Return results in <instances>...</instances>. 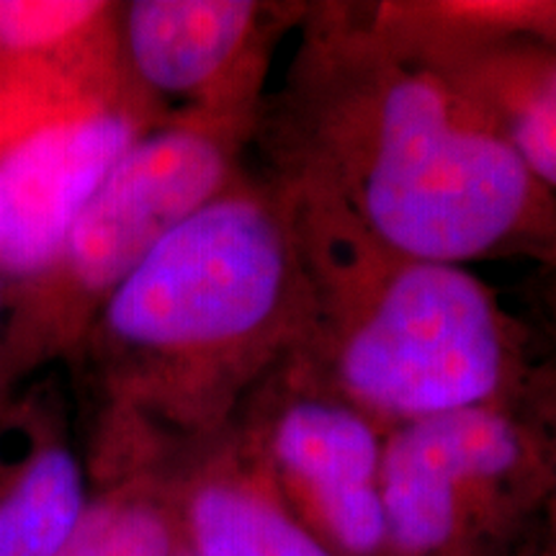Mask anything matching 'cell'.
<instances>
[{"mask_svg":"<svg viewBox=\"0 0 556 556\" xmlns=\"http://www.w3.org/2000/svg\"><path fill=\"white\" fill-rule=\"evenodd\" d=\"M296 31L253 135L263 176L417 258L469 268L556 245V199L374 3L307 5Z\"/></svg>","mask_w":556,"mask_h":556,"instance_id":"6da1fadb","label":"cell"},{"mask_svg":"<svg viewBox=\"0 0 556 556\" xmlns=\"http://www.w3.org/2000/svg\"><path fill=\"white\" fill-rule=\"evenodd\" d=\"M309 336L283 193L248 168L178 225L103 304L73 364L119 433H214Z\"/></svg>","mask_w":556,"mask_h":556,"instance_id":"7a4b0ae2","label":"cell"},{"mask_svg":"<svg viewBox=\"0 0 556 556\" xmlns=\"http://www.w3.org/2000/svg\"><path fill=\"white\" fill-rule=\"evenodd\" d=\"M274 184L307 281L309 336L291 361L302 377L384 428L518 405L531 340L490 283L467 266L389 248L330 201Z\"/></svg>","mask_w":556,"mask_h":556,"instance_id":"3957f363","label":"cell"},{"mask_svg":"<svg viewBox=\"0 0 556 556\" xmlns=\"http://www.w3.org/2000/svg\"><path fill=\"white\" fill-rule=\"evenodd\" d=\"M253 131L165 122L144 131L70 225L45 270L13 287L0 405L52 364H73L103 304L178 225L245 170Z\"/></svg>","mask_w":556,"mask_h":556,"instance_id":"277c9868","label":"cell"},{"mask_svg":"<svg viewBox=\"0 0 556 556\" xmlns=\"http://www.w3.org/2000/svg\"><path fill=\"white\" fill-rule=\"evenodd\" d=\"M307 5L258 0H129L116 41L129 86L160 122H212L255 135L278 41Z\"/></svg>","mask_w":556,"mask_h":556,"instance_id":"5b68a950","label":"cell"},{"mask_svg":"<svg viewBox=\"0 0 556 556\" xmlns=\"http://www.w3.org/2000/svg\"><path fill=\"white\" fill-rule=\"evenodd\" d=\"M157 124L155 111L124 86L0 139V276L9 289L47 268L103 178Z\"/></svg>","mask_w":556,"mask_h":556,"instance_id":"8992f818","label":"cell"},{"mask_svg":"<svg viewBox=\"0 0 556 556\" xmlns=\"http://www.w3.org/2000/svg\"><path fill=\"white\" fill-rule=\"evenodd\" d=\"M548 454L520 405H484L387 428L381 505L387 544L430 556L454 544L471 503L544 469Z\"/></svg>","mask_w":556,"mask_h":556,"instance_id":"52a82bcc","label":"cell"},{"mask_svg":"<svg viewBox=\"0 0 556 556\" xmlns=\"http://www.w3.org/2000/svg\"><path fill=\"white\" fill-rule=\"evenodd\" d=\"M270 469L309 507L338 552L387 546L381 454L387 428L287 366L255 394Z\"/></svg>","mask_w":556,"mask_h":556,"instance_id":"ba28073f","label":"cell"},{"mask_svg":"<svg viewBox=\"0 0 556 556\" xmlns=\"http://www.w3.org/2000/svg\"><path fill=\"white\" fill-rule=\"evenodd\" d=\"M377 18L462 90L556 199V47L443 18L430 0L374 3Z\"/></svg>","mask_w":556,"mask_h":556,"instance_id":"9c48e42d","label":"cell"},{"mask_svg":"<svg viewBox=\"0 0 556 556\" xmlns=\"http://www.w3.org/2000/svg\"><path fill=\"white\" fill-rule=\"evenodd\" d=\"M54 402L41 389L29 454L0 486V556H58L88 510L78 456L47 430Z\"/></svg>","mask_w":556,"mask_h":556,"instance_id":"30bf717a","label":"cell"},{"mask_svg":"<svg viewBox=\"0 0 556 556\" xmlns=\"http://www.w3.org/2000/svg\"><path fill=\"white\" fill-rule=\"evenodd\" d=\"M119 3L0 0V73H119Z\"/></svg>","mask_w":556,"mask_h":556,"instance_id":"8fae6325","label":"cell"},{"mask_svg":"<svg viewBox=\"0 0 556 556\" xmlns=\"http://www.w3.org/2000/svg\"><path fill=\"white\" fill-rule=\"evenodd\" d=\"M193 556H336L261 490L206 479L189 500Z\"/></svg>","mask_w":556,"mask_h":556,"instance_id":"7c38bea8","label":"cell"},{"mask_svg":"<svg viewBox=\"0 0 556 556\" xmlns=\"http://www.w3.org/2000/svg\"><path fill=\"white\" fill-rule=\"evenodd\" d=\"M58 556H178L168 516L139 497H111L88 505Z\"/></svg>","mask_w":556,"mask_h":556,"instance_id":"4fadbf2b","label":"cell"},{"mask_svg":"<svg viewBox=\"0 0 556 556\" xmlns=\"http://www.w3.org/2000/svg\"><path fill=\"white\" fill-rule=\"evenodd\" d=\"M533 263V274H531V291L533 299L544 315L548 317V323L556 328V245H552L544 253L536 255Z\"/></svg>","mask_w":556,"mask_h":556,"instance_id":"5bb4252c","label":"cell"},{"mask_svg":"<svg viewBox=\"0 0 556 556\" xmlns=\"http://www.w3.org/2000/svg\"><path fill=\"white\" fill-rule=\"evenodd\" d=\"M536 41L556 47V0H541L539 3Z\"/></svg>","mask_w":556,"mask_h":556,"instance_id":"9a60e30c","label":"cell"},{"mask_svg":"<svg viewBox=\"0 0 556 556\" xmlns=\"http://www.w3.org/2000/svg\"><path fill=\"white\" fill-rule=\"evenodd\" d=\"M9 302H11V291L5 278L0 276V340H3V330H5V319H9Z\"/></svg>","mask_w":556,"mask_h":556,"instance_id":"2e32d148","label":"cell"},{"mask_svg":"<svg viewBox=\"0 0 556 556\" xmlns=\"http://www.w3.org/2000/svg\"><path fill=\"white\" fill-rule=\"evenodd\" d=\"M178 556H193V554H178Z\"/></svg>","mask_w":556,"mask_h":556,"instance_id":"e0dca14e","label":"cell"}]
</instances>
